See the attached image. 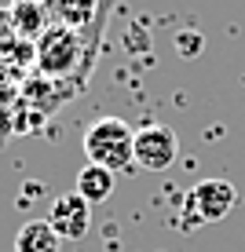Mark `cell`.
<instances>
[{"mask_svg": "<svg viewBox=\"0 0 245 252\" xmlns=\"http://www.w3.org/2000/svg\"><path fill=\"white\" fill-rule=\"evenodd\" d=\"M48 7L59 26H70V30H84L95 19V0H48Z\"/></svg>", "mask_w": 245, "mask_h": 252, "instance_id": "obj_9", "label": "cell"}, {"mask_svg": "<svg viewBox=\"0 0 245 252\" xmlns=\"http://www.w3.org/2000/svg\"><path fill=\"white\" fill-rule=\"evenodd\" d=\"M48 223L55 227V234L63 241H77L92 227V205L84 201L77 190L73 194H59L55 201H51V208H48Z\"/></svg>", "mask_w": 245, "mask_h": 252, "instance_id": "obj_5", "label": "cell"}, {"mask_svg": "<svg viewBox=\"0 0 245 252\" xmlns=\"http://www.w3.org/2000/svg\"><path fill=\"white\" fill-rule=\"evenodd\" d=\"M179 158V135L169 125H146L136 132V164L146 172H165Z\"/></svg>", "mask_w": 245, "mask_h": 252, "instance_id": "obj_4", "label": "cell"}, {"mask_svg": "<svg viewBox=\"0 0 245 252\" xmlns=\"http://www.w3.org/2000/svg\"><path fill=\"white\" fill-rule=\"evenodd\" d=\"M84 154L92 164L110 172H128L136 164V132L121 117H99L84 132Z\"/></svg>", "mask_w": 245, "mask_h": 252, "instance_id": "obj_1", "label": "cell"}, {"mask_svg": "<svg viewBox=\"0 0 245 252\" xmlns=\"http://www.w3.org/2000/svg\"><path fill=\"white\" fill-rule=\"evenodd\" d=\"M59 245H63V238L55 234V227L48 220L22 223L19 238H15V252H59Z\"/></svg>", "mask_w": 245, "mask_h": 252, "instance_id": "obj_7", "label": "cell"}, {"mask_svg": "<svg viewBox=\"0 0 245 252\" xmlns=\"http://www.w3.org/2000/svg\"><path fill=\"white\" fill-rule=\"evenodd\" d=\"M234 205H238V190L227 179H201V183H194L187 190V201H183V212H179V227L198 230V227H209V223H220Z\"/></svg>", "mask_w": 245, "mask_h": 252, "instance_id": "obj_2", "label": "cell"}, {"mask_svg": "<svg viewBox=\"0 0 245 252\" xmlns=\"http://www.w3.org/2000/svg\"><path fill=\"white\" fill-rule=\"evenodd\" d=\"M33 59H37V66L48 77H66L77 66V59H81V37H77V30H70V26H48L37 40Z\"/></svg>", "mask_w": 245, "mask_h": 252, "instance_id": "obj_3", "label": "cell"}, {"mask_svg": "<svg viewBox=\"0 0 245 252\" xmlns=\"http://www.w3.org/2000/svg\"><path fill=\"white\" fill-rule=\"evenodd\" d=\"M77 194H81L88 205L106 201V197L113 194V172L103 168V164H92L88 161L81 172H77Z\"/></svg>", "mask_w": 245, "mask_h": 252, "instance_id": "obj_8", "label": "cell"}, {"mask_svg": "<svg viewBox=\"0 0 245 252\" xmlns=\"http://www.w3.org/2000/svg\"><path fill=\"white\" fill-rule=\"evenodd\" d=\"M7 26H11L22 40H40V33L48 30V4L44 0H11V7H7Z\"/></svg>", "mask_w": 245, "mask_h": 252, "instance_id": "obj_6", "label": "cell"}]
</instances>
